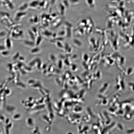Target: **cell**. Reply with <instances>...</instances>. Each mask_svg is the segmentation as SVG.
<instances>
[{
    "mask_svg": "<svg viewBox=\"0 0 134 134\" xmlns=\"http://www.w3.org/2000/svg\"><path fill=\"white\" fill-rule=\"evenodd\" d=\"M39 1L38 0H33L29 3V6L31 8H36L39 6Z\"/></svg>",
    "mask_w": 134,
    "mask_h": 134,
    "instance_id": "6da1fadb",
    "label": "cell"
},
{
    "mask_svg": "<svg viewBox=\"0 0 134 134\" xmlns=\"http://www.w3.org/2000/svg\"><path fill=\"white\" fill-rule=\"evenodd\" d=\"M28 7H29V3L25 2L21 5L20 6L19 9L20 11H25Z\"/></svg>",
    "mask_w": 134,
    "mask_h": 134,
    "instance_id": "7a4b0ae2",
    "label": "cell"
},
{
    "mask_svg": "<svg viewBox=\"0 0 134 134\" xmlns=\"http://www.w3.org/2000/svg\"><path fill=\"white\" fill-rule=\"evenodd\" d=\"M134 73V69L132 67H129L126 70L125 74L126 75L130 76Z\"/></svg>",
    "mask_w": 134,
    "mask_h": 134,
    "instance_id": "3957f363",
    "label": "cell"
},
{
    "mask_svg": "<svg viewBox=\"0 0 134 134\" xmlns=\"http://www.w3.org/2000/svg\"><path fill=\"white\" fill-rule=\"evenodd\" d=\"M40 49L38 47L34 48L31 50L30 52L33 54L37 53L40 51Z\"/></svg>",
    "mask_w": 134,
    "mask_h": 134,
    "instance_id": "277c9868",
    "label": "cell"
},
{
    "mask_svg": "<svg viewBox=\"0 0 134 134\" xmlns=\"http://www.w3.org/2000/svg\"><path fill=\"white\" fill-rule=\"evenodd\" d=\"M14 107L12 106L7 105L5 109L6 111L8 113H11L13 111V108Z\"/></svg>",
    "mask_w": 134,
    "mask_h": 134,
    "instance_id": "5b68a950",
    "label": "cell"
},
{
    "mask_svg": "<svg viewBox=\"0 0 134 134\" xmlns=\"http://www.w3.org/2000/svg\"><path fill=\"white\" fill-rule=\"evenodd\" d=\"M24 44L28 46H30L29 44H30L31 46H33V45H34L35 44L33 43V42L31 41H25L24 42Z\"/></svg>",
    "mask_w": 134,
    "mask_h": 134,
    "instance_id": "8992f818",
    "label": "cell"
},
{
    "mask_svg": "<svg viewBox=\"0 0 134 134\" xmlns=\"http://www.w3.org/2000/svg\"><path fill=\"white\" fill-rule=\"evenodd\" d=\"M44 31L43 32V34L47 36H49L50 35H52V34L51 33V32H50L47 31Z\"/></svg>",
    "mask_w": 134,
    "mask_h": 134,
    "instance_id": "52a82bcc",
    "label": "cell"
},
{
    "mask_svg": "<svg viewBox=\"0 0 134 134\" xmlns=\"http://www.w3.org/2000/svg\"><path fill=\"white\" fill-rule=\"evenodd\" d=\"M130 1L133 2H134V0H130Z\"/></svg>",
    "mask_w": 134,
    "mask_h": 134,
    "instance_id": "ba28073f",
    "label": "cell"
},
{
    "mask_svg": "<svg viewBox=\"0 0 134 134\" xmlns=\"http://www.w3.org/2000/svg\"><path fill=\"white\" fill-rule=\"evenodd\" d=\"M1 130L0 129V134H1Z\"/></svg>",
    "mask_w": 134,
    "mask_h": 134,
    "instance_id": "9c48e42d",
    "label": "cell"
}]
</instances>
